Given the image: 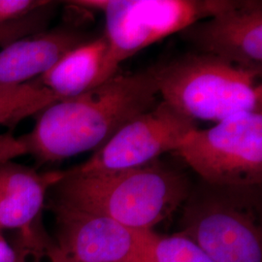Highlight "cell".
<instances>
[{
	"label": "cell",
	"mask_w": 262,
	"mask_h": 262,
	"mask_svg": "<svg viewBox=\"0 0 262 262\" xmlns=\"http://www.w3.org/2000/svg\"><path fill=\"white\" fill-rule=\"evenodd\" d=\"M159 66L116 74L93 90L39 113L19 139L38 162H56L99 148L131 119L159 101Z\"/></svg>",
	"instance_id": "6da1fadb"
},
{
	"label": "cell",
	"mask_w": 262,
	"mask_h": 262,
	"mask_svg": "<svg viewBox=\"0 0 262 262\" xmlns=\"http://www.w3.org/2000/svg\"><path fill=\"white\" fill-rule=\"evenodd\" d=\"M51 190H55L56 203L139 230H152L190 194L187 176L157 160L109 172L83 174L70 169Z\"/></svg>",
	"instance_id": "7a4b0ae2"
},
{
	"label": "cell",
	"mask_w": 262,
	"mask_h": 262,
	"mask_svg": "<svg viewBox=\"0 0 262 262\" xmlns=\"http://www.w3.org/2000/svg\"><path fill=\"white\" fill-rule=\"evenodd\" d=\"M260 76L216 56L193 53L159 66V95L193 121L217 123L261 111Z\"/></svg>",
	"instance_id": "3957f363"
},
{
	"label": "cell",
	"mask_w": 262,
	"mask_h": 262,
	"mask_svg": "<svg viewBox=\"0 0 262 262\" xmlns=\"http://www.w3.org/2000/svg\"><path fill=\"white\" fill-rule=\"evenodd\" d=\"M233 0H81L71 5L102 12L108 52L102 81L145 48L226 9Z\"/></svg>",
	"instance_id": "277c9868"
},
{
	"label": "cell",
	"mask_w": 262,
	"mask_h": 262,
	"mask_svg": "<svg viewBox=\"0 0 262 262\" xmlns=\"http://www.w3.org/2000/svg\"><path fill=\"white\" fill-rule=\"evenodd\" d=\"M253 189L208 185L190 193L180 233L214 262H262L261 225Z\"/></svg>",
	"instance_id": "5b68a950"
},
{
	"label": "cell",
	"mask_w": 262,
	"mask_h": 262,
	"mask_svg": "<svg viewBox=\"0 0 262 262\" xmlns=\"http://www.w3.org/2000/svg\"><path fill=\"white\" fill-rule=\"evenodd\" d=\"M207 185L256 188L262 181V113L227 118L195 129L174 151Z\"/></svg>",
	"instance_id": "8992f818"
},
{
	"label": "cell",
	"mask_w": 262,
	"mask_h": 262,
	"mask_svg": "<svg viewBox=\"0 0 262 262\" xmlns=\"http://www.w3.org/2000/svg\"><path fill=\"white\" fill-rule=\"evenodd\" d=\"M196 123L163 100L123 124L112 137L94 151L75 173H98L136 168L175 151Z\"/></svg>",
	"instance_id": "52a82bcc"
},
{
	"label": "cell",
	"mask_w": 262,
	"mask_h": 262,
	"mask_svg": "<svg viewBox=\"0 0 262 262\" xmlns=\"http://www.w3.org/2000/svg\"><path fill=\"white\" fill-rule=\"evenodd\" d=\"M56 253L62 262H150L154 230H139L112 219L52 201Z\"/></svg>",
	"instance_id": "ba28073f"
},
{
	"label": "cell",
	"mask_w": 262,
	"mask_h": 262,
	"mask_svg": "<svg viewBox=\"0 0 262 262\" xmlns=\"http://www.w3.org/2000/svg\"><path fill=\"white\" fill-rule=\"evenodd\" d=\"M180 34L196 48L197 53L261 75V1L233 0L226 9L192 24Z\"/></svg>",
	"instance_id": "9c48e42d"
},
{
	"label": "cell",
	"mask_w": 262,
	"mask_h": 262,
	"mask_svg": "<svg viewBox=\"0 0 262 262\" xmlns=\"http://www.w3.org/2000/svg\"><path fill=\"white\" fill-rule=\"evenodd\" d=\"M89 40L78 30L57 28L43 30L11 42L0 51V88L37 79L67 53Z\"/></svg>",
	"instance_id": "30bf717a"
},
{
	"label": "cell",
	"mask_w": 262,
	"mask_h": 262,
	"mask_svg": "<svg viewBox=\"0 0 262 262\" xmlns=\"http://www.w3.org/2000/svg\"><path fill=\"white\" fill-rule=\"evenodd\" d=\"M64 175L38 172L13 160L0 162V234L4 229L28 230L40 222L49 190Z\"/></svg>",
	"instance_id": "8fae6325"
},
{
	"label": "cell",
	"mask_w": 262,
	"mask_h": 262,
	"mask_svg": "<svg viewBox=\"0 0 262 262\" xmlns=\"http://www.w3.org/2000/svg\"><path fill=\"white\" fill-rule=\"evenodd\" d=\"M107 52L108 41L105 35L89 40L67 53L38 79L58 100L84 94L103 83Z\"/></svg>",
	"instance_id": "7c38bea8"
},
{
	"label": "cell",
	"mask_w": 262,
	"mask_h": 262,
	"mask_svg": "<svg viewBox=\"0 0 262 262\" xmlns=\"http://www.w3.org/2000/svg\"><path fill=\"white\" fill-rule=\"evenodd\" d=\"M56 101V95L38 78L25 84L0 88V125L15 126Z\"/></svg>",
	"instance_id": "4fadbf2b"
},
{
	"label": "cell",
	"mask_w": 262,
	"mask_h": 262,
	"mask_svg": "<svg viewBox=\"0 0 262 262\" xmlns=\"http://www.w3.org/2000/svg\"><path fill=\"white\" fill-rule=\"evenodd\" d=\"M150 262H214L197 245L180 232L150 238Z\"/></svg>",
	"instance_id": "5bb4252c"
},
{
	"label": "cell",
	"mask_w": 262,
	"mask_h": 262,
	"mask_svg": "<svg viewBox=\"0 0 262 262\" xmlns=\"http://www.w3.org/2000/svg\"><path fill=\"white\" fill-rule=\"evenodd\" d=\"M55 4L56 3L53 2L27 18L0 25V47L3 48L19 38L45 30Z\"/></svg>",
	"instance_id": "9a60e30c"
},
{
	"label": "cell",
	"mask_w": 262,
	"mask_h": 262,
	"mask_svg": "<svg viewBox=\"0 0 262 262\" xmlns=\"http://www.w3.org/2000/svg\"><path fill=\"white\" fill-rule=\"evenodd\" d=\"M15 251L17 262H62L56 253V244L50 240L20 238Z\"/></svg>",
	"instance_id": "2e32d148"
},
{
	"label": "cell",
	"mask_w": 262,
	"mask_h": 262,
	"mask_svg": "<svg viewBox=\"0 0 262 262\" xmlns=\"http://www.w3.org/2000/svg\"><path fill=\"white\" fill-rule=\"evenodd\" d=\"M52 3L47 0H0V25L27 18Z\"/></svg>",
	"instance_id": "e0dca14e"
},
{
	"label": "cell",
	"mask_w": 262,
	"mask_h": 262,
	"mask_svg": "<svg viewBox=\"0 0 262 262\" xmlns=\"http://www.w3.org/2000/svg\"><path fill=\"white\" fill-rule=\"evenodd\" d=\"M0 262H17V253L0 234Z\"/></svg>",
	"instance_id": "ac0fdd59"
}]
</instances>
